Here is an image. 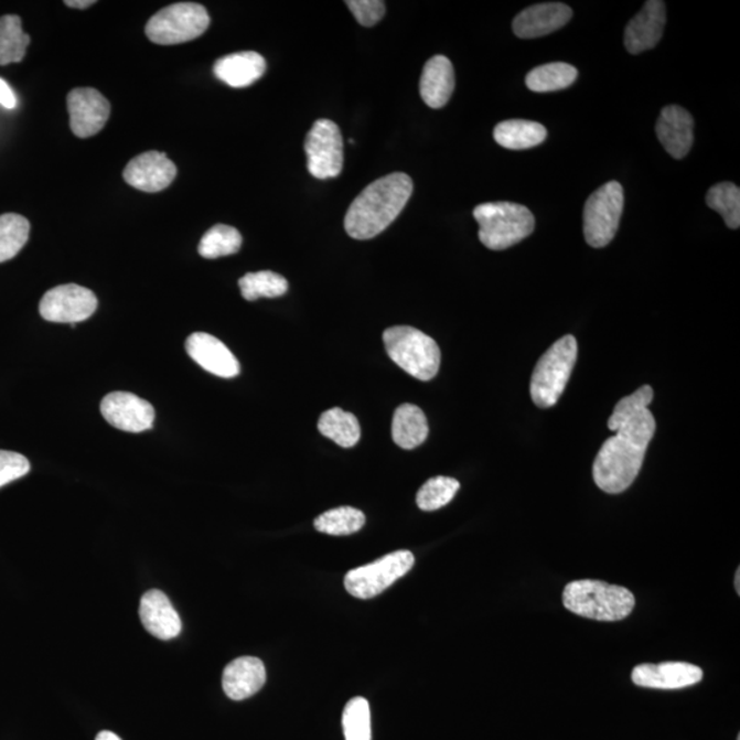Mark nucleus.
Wrapping results in <instances>:
<instances>
[{"label":"nucleus","instance_id":"7c9ffc66","mask_svg":"<svg viewBox=\"0 0 740 740\" xmlns=\"http://www.w3.org/2000/svg\"><path fill=\"white\" fill-rule=\"evenodd\" d=\"M242 242L239 230L229 225L218 224L203 235L197 251L206 259L227 257L240 250Z\"/></svg>","mask_w":740,"mask_h":740},{"label":"nucleus","instance_id":"9b49d317","mask_svg":"<svg viewBox=\"0 0 740 740\" xmlns=\"http://www.w3.org/2000/svg\"><path fill=\"white\" fill-rule=\"evenodd\" d=\"M98 309V299L86 287L65 285L44 293L39 312L50 323L77 324L88 320Z\"/></svg>","mask_w":740,"mask_h":740},{"label":"nucleus","instance_id":"20e7f679","mask_svg":"<svg viewBox=\"0 0 740 740\" xmlns=\"http://www.w3.org/2000/svg\"><path fill=\"white\" fill-rule=\"evenodd\" d=\"M473 217L479 224L480 242L494 251L517 245L535 229L534 214L518 203H483L474 208Z\"/></svg>","mask_w":740,"mask_h":740},{"label":"nucleus","instance_id":"a211bd4d","mask_svg":"<svg viewBox=\"0 0 740 740\" xmlns=\"http://www.w3.org/2000/svg\"><path fill=\"white\" fill-rule=\"evenodd\" d=\"M572 9L564 3H540L530 6L513 21L514 35L536 39L561 30L572 19Z\"/></svg>","mask_w":740,"mask_h":740},{"label":"nucleus","instance_id":"dca6fc26","mask_svg":"<svg viewBox=\"0 0 740 740\" xmlns=\"http://www.w3.org/2000/svg\"><path fill=\"white\" fill-rule=\"evenodd\" d=\"M186 354L201 368L218 377L234 378L240 373L239 361L216 336L208 333H192L185 342Z\"/></svg>","mask_w":740,"mask_h":740},{"label":"nucleus","instance_id":"412c9836","mask_svg":"<svg viewBox=\"0 0 740 740\" xmlns=\"http://www.w3.org/2000/svg\"><path fill=\"white\" fill-rule=\"evenodd\" d=\"M267 682V669L257 657H239L223 674V688L230 699L243 700L256 695Z\"/></svg>","mask_w":740,"mask_h":740},{"label":"nucleus","instance_id":"7ed1b4c3","mask_svg":"<svg viewBox=\"0 0 740 740\" xmlns=\"http://www.w3.org/2000/svg\"><path fill=\"white\" fill-rule=\"evenodd\" d=\"M564 607L570 613L598 621H620L635 608V597L624 587L600 580H576L565 587Z\"/></svg>","mask_w":740,"mask_h":740},{"label":"nucleus","instance_id":"aec40b11","mask_svg":"<svg viewBox=\"0 0 740 740\" xmlns=\"http://www.w3.org/2000/svg\"><path fill=\"white\" fill-rule=\"evenodd\" d=\"M658 140L675 160H682L690 152L694 143V120L680 106H666L655 127Z\"/></svg>","mask_w":740,"mask_h":740},{"label":"nucleus","instance_id":"5701e85b","mask_svg":"<svg viewBox=\"0 0 740 740\" xmlns=\"http://www.w3.org/2000/svg\"><path fill=\"white\" fill-rule=\"evenodd\" d=\"M267 72V61L254 51L223 56L214 65V75L234 88H245L259 81Z\"/></svg>","mask_w":740,"mask_h":740},{"label":"nucleus","instance_id":"9d476101","mask_svg":"<svg viewBox=\"0 0 740 740\" xmlns=\"http://www.w3.org/2000/svg\"><path fill=\"white\" fill-rule=\"evenodd\" d=\"M304 152L308 169L319 180L335 179L343 169V138L341 129L331 120H319L310 129Z\"/></svg>","mask_w":740,"mask_h":740},{"label":"nucleus","instance_id":"c85d7f7f","mask_svg":"<svg viewBox=\"0 0 740 740\" xmlns=\"http://www.w3.org/2000/svg\"><path fill=\"white\" fill-rule=\"evenodd\" d=\"M31 224L20 214L0 216V264L10 261L30 239Z\"/></svg>","mask_w":740,"mask_h":740},{"label":"nucleus","instance_id":"423d86ee","mask_svg":"<svg viewBox=\"0 0 740 740\" xmlns=\"http://www.w3.org/2000/svg\"><path fill=\"white\" fill-rule=\"evenodd\" d=\"M578 358V342L572 335L557 341L541 355L530 380V397L538 408H551L561 398Z\"/></svg>","mask_w":740,"mask_h":740},{"label":"nucleus","instance_id":"4468645a","mask_svg":"<svg viewBox=\"0 0 740 740\" xmlns=\"http://www.w3.org/2000/svg\"><path fill=\"white\" fill-rule=\"evenodd\" d=\"M178 168L165 152L147 151L133 158L124 171V179L133 189L144 192H160L176 179Z\"/></svg>","mask_w":740,"mask_h":740},{"label":"nucleus","instance_id":"6e6552de","mask_svg":"<svg viewBox=\"0 0 740 740\" xmlns=\"http://www.w3.org/2000/svg\"><path fill=\"white\" fill-rule=\"evenodd\" d=\"M624 211V190L618 182H609L592 192L583 213V228L591 247L608 246L618 234Z\"/></svg>","mask_w":740,"mask_h":740},{"label":"nucleus","instance_id":"ea45409f","mask_svg":"<svg viewBox=\"0 0 740 740\" xmlns=\"http://www.w3.org/2000/svg\"><path fill=\"white\" fill-rule=\"evenodd\" d=\"M96 740H122L120 737L116 736L115 732L101 731L96 737Z\"/></svg>","mask_w":740,"mask_h":740},{"label":"nucleus","instance_id":"bb28decb","mask_svg":"<svg viewBox=\"0 0 740 740\" xmlns=\"http://www.w3.org/2000/svg\"><path fill=\"white\" fill-rule=\"evenodd\" d=\"M578 75L575 66L564 64V62H553V64L541 65L530 71L525 78V84L534 93H555L572 86Z\"/></svg>","mask_w":740,"mask_h":740},{"label":"nucleus","instance_id":"e433bc0d","mask_svg":"<svg viewBox=\"0 0 740 740\" xmlns=\"http://www.w3.org/2000/svg\"><path fill=\"white\" fill-rule=\"evenodd\" d=\"M346 4L363 26L376 25L386 14V3L380 0H350Z\"/></svg>","mask_w":740,"mask_h":740},{"label":"nucleus","instance_id":"a878e982","mask_svg":"<svg viewBox=\"0 0 740 740\" xmlns=\"http://www.w3.org/2000/svg\"><path fill=\"white\" fill-rule=\"evenodd\" d=\"M319 431L343 449L354 448L361 439L357 417L341 408H333L321 415Z\"/></svg>","mask_w":740,"mask_h":740},{"label":"nucleus","instance_id":"f704fd0d","mask_svg":"<svg viewBox=\"0 0 740 740\" xmlns=\"http://www.w3.org/2000/svg\"><path fill=\"white\" fill-rule=\"evenodd\" d=\"M342 726L346 740H372L368 700L363 697L350 699L343 710Z\"/></svg>","mask_w":740,"mask_h":740},{"label":"nucleus","instance_id":"39448f33","mask_svg":"<svg viewBox=\"0 0 740 740\" xmlns=\"http://www.w3.org/2000/svg\"><path fill=\"white\" fill-rule=\"evenodd\" d=\"M384 346L389 358L417 380L429 382L440 368L438 343L414 326H393L383 333Z\"/></svg>","mask_w":740,"mask_h":740},{"label":"nucleus","instance_id":"f3484780","mask_svg":"<svg viewBox=\"0 0 740 740\" xmlns=\"http://www.w3.org/2000/svg\"><path fill=\"white\" fill-rule=\"evenodd\" d=\"M665 22V3L648 0L625 28L624 46L629 53L636 55L657 46L663 37Z\"/></svg>","mask_w":740,"mask_h":740},{"label":"nucleus","instance_id":"6ab92c4d","mask_svg":"<svg viewBox=\"0 0 740 740\" xmlns=\"http://www.w3.org/2000/svg\"><path fill=\"white\" fill-rule=\"evenodd\" d=\"M140 620L152 636L161 641H171L182 632V620L171 600L160 590L147 591L141 597Z\"/></svg>","mask_w":740,"mask_h":740},{"label":"nucleus","instance_id":"72a5a7b5","mask_svg":"<svg viewBox=\"0 0 740 740\" xmlns=\"http://www.w3.org/2000/svg\"><path fill=\"white\" fill-rule=\"evenodd\" d=\"M461 485L453 478L438 476L429 479L417 493V506L423 512L442 510L453 501Z\"/></svg>","mask_w":740,"mask_h":740},{"label":"nucleus","instance_id":"2f4dec72","mask_svg":"<svg viewBox=\"0 0 740 740\" xmlns=\"http://www.w3.org/2000/svg\"><path fill=\"white\" fill-rule=\"evenodd\" d=\"M243 298L246 301H257L259 298H279L288 291V281L281 275L262 270V272L247 274L239 280Z\"/></svg>","mask_w":740,"mask_h":740},{"label":"nucleus","instance_id":"c9c22d12","mask_svg":"<svg viewBox=\"0 0 740 740\" xmlns=\"http://www.w3.org/2000/svg\"><path fill=\"white\" fill-rule=\"evenodd\" d=\"M31 472V463L26 457L14 451L0 450V489Z\"/></svg>","mask_w":740,"mask_h":740},{"label":"nucleus","instance_id":"cd10ccee","mask_svg":"<svg viewBox=\"0 0 740 740\" xmlns=\"http://www.w3.org/2000/svg\"><path fill=\"white\" fill-rule=\"evenodd\" d=\"M30 43L31 37L22 31L19 15L0 17V65L19 64Z\"/></svg>","mask_w":740,"mask_h":740},{"label":"nucleus","instance_id":"b1692460","mask_svg":"<svg viewBox=\"0 0 740 740\" xmlns=\"http://www.w3.org/2000/svg\"><path fill=\"white\" fill-rule=\"evenodd\" d=\"M394 442L404 450H414L426 442L429 433L423 411L416 405L404 404L395 410L393 418Z\"/></svg>","mask_w":740,"mask_h":740},{"label":"nucleus","instance_id":"f257e3e1","mask_svg":"<svg viewBox=\"0 0 740 740\" xmlns=\"http://www.w3.org/2000/svg\"><path fill=\"white\" fill-rule=\"evenodd\" d=\"M615 432L602 444L592 474L604 493L621 494L630 489L641 472L648 443L655 432V418L648 409L631 415L612 414L608 421Z\"/></svg>","mask_w":740,"mask_h":740},{"label":"nucleus","instance_id":"473e14b6","mask_svg":"<svg viewBox=\"0 0 740 740\" xmlns=\"http://www.w3.org/2000/svg\"><path fill=\"white\" fill-rule=\"evenodd\" d=\"M706 203L720 214L728 227L738 229L740 225V190L733 183H720L711 186Z\"/></svg>","mask_w":740,"mask_h":740},{"label":"nucleus","instance_id":"2eb2a0df","mask_svg":"<svg viewBox=\"0 0 740 740\" xmlns=\"http://www.w3.org/2000/svg\"><path fill=\"white\" fill-rule=\"evenodd\" d=\"M704 671L688 663L642 664L632 671L636 686L657 690H680L703 680Z\"/></svg>","mask_w":740,"mask_h":740},{"label":"nucleus","instance_id":"ddd939ff","mask_svg":"<svg viewBox=\"0 0 740 740\" xmlns=\"http://www.w3.org/2000/svg\"><path fill=\"white\" fill-rule=\"evenodd\" d=\"M71 129L77 138L87 139L99 133L110 117V104L94 88H76L67 95Z\"/></svg>","mask_w":740,"mask_h":740},{"label":"nucleus","instance_id":"a19ab883","mask_svg":"<svg viewBox=\"0 0 740 740\" xmlns=\"http://www.w3.org/2000/svg\"><path fill=\"white\" fill-rule=\"evenodd\" d=\"M736 589H737L738 596H740V569L737 570Z\"/></svg>","mask_w":740,"mask_h":740},{"label":"nucleus","instance_id":"0eeeda50","mask_svg":"<svg viewBox=\"0 0 740 740\" xmlns=\"http://www.w3.org/2000/svg\"><path fill=\"white\" fill-rule=\"evenodd\" d=\"M208 25L211 17L202 4L174 3L151 17L146 25V35L152 43L173 46L202 36Z\"/></svg>","mask_w":740,"mask_h":740},{"label":"nucleus","instance_id":"4c0bfd02","mask_svg":"<svg viewBox=\"0 0 740 740\" xmlns=\"http://www.w3.org/2000/svg\"><path fill=\"white\" fill-rule=\"evenodd\" d=\"M0 105L9 110H13L17 107V96L3 78H0Z\"/></svg>","mask_w":740,"mask_h":740},{"label":"nucleus","instance_id":"393cba45","mask_svg":"<svg viewBox=\"0 0 740 740\" xmlns=\"http://www.w3.org/2000/svg\"><path fill=\"white\" fill-rule=\"evenodd\" d=\"M547 131L539 122L510 120L498 124L494 129L496 143L507 150H528L544 143Z\"/></svg>","mask_w":740,"mask_h":740},{"label":"nucleus","instance_id":"f8f14e48","mask_svg":"<svg viewBox=\"0 0 740 740\" xmlns=\"http://www.w3.org/2000/svg\"><path fill=\"white\" fill-rule=\"evenodd\" d=\"M100 414L110 426L131 433L149 431L155 420V410L150 403L122 392L106 395L100 404Z\"/></svg>","mask_w":740,"mask_h":740},{"label":"nucleus","instance_id":"1a4fd4ad","mask_svg":"<svg viewBox=\"0 0 740 740\" xmlns=\"http://www.w3.org/2000/svg\"><path fill=\"white\" fill-rule=\"evenodd\" d=\"M414 565V553L409 550L389 553L375 562L350 570L344 578V587L353 597L369 600L380 596L395 581L404 578Z\"/></svg>","mask_w":740,"mask_h":740},{"label":"nucleus","instance_id":"58836bf2","mask_svg":"<svg viewBox=\"0 0 740 740\" xmlns=\"http://www.w3.org/2000/svg\"><path fill=\"white\" fill-rule=\"evenodd\" d=\"M65 4L69 6V8H73V9H87V8H89V6L95 4V2H93V0H87V2H86V0H84V2H78V0H73V2H65Z\"/></svg>","mask_w":740,"mask_h":740},{"label":"nucleus","instance_id":"c756f323","mask_svg":"<svg viewBox=\"0 0 740 740\" xmlns=\"http://www.w3.org/2000/svg\"><path fill=\"white\" fill-rule=\"evenodd\" d=\"M365 514L352 506H341L328 511L314 519V528L321 534L343 536L353 535L363 529Z\"/></svg>","mask_w":740,"mask_h":740},{"label":"nucleus","instance_id":"f03ea898","mask_svg":"<svg viewBox=\"0 0 740 740\" xmlns=\"http://www.w3.org/2000/svg\"><path fill=\"white\" fill-rule=\"evenodd\" d=\"M414 194V180L406 173H392L376 180L355 197L348 207L344 228L357 240H369L386 230L403 213Z\"/></svg>","mask_w":740,"mask_h":740},{"label":"nucleus","instance_id":"4be33fe9","mask_svg":"<svg viewBox=\"0 0 740 740\" xmlns=\"http://www.w3.org/2000/svg\"><path fill=\"white\" fill-rule=\"evenodd\" d=\"M454 67L443 55L432 56L423 66L420 94L431 109H442L454 93Z\"/></svg>","mask_w":740,"mask_h":740}]
</instances>
